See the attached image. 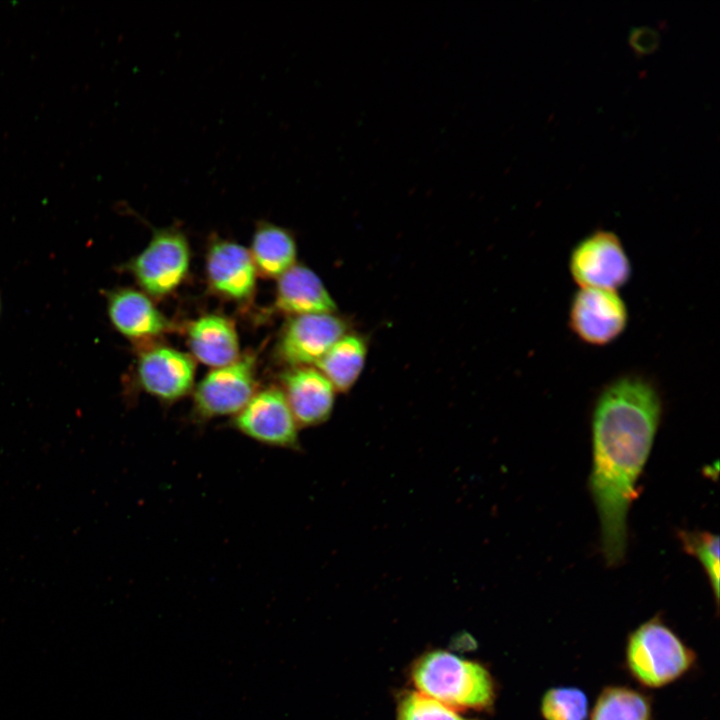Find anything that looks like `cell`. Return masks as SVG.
Here are the masks:
<instances>
[{"instance_id":"1","label":"cell","mask_w":720,"mask_h":720,"mask_svg":"<svg viewBox=\"0 0 720 720\" xmlns=\"http://www.w3.org/2000/svg\"><path fill=\"white\" fill-rule=\"evenodd\" d=\"M662 415L656 384L640 373L620 375L600 391L592 413L590 490L608 565L620 564L627 546V514L636 482L651 451Z\"/></svg>"},{"instance_id":"2","label":"cell","mask_w":720,"mask_h":720,"mask_svg":"<svg viewBox=\"0 0 720 720\" xmlns=\"http://www.w3.org/2000/svg\"><path fill=\"white\" fill-rule=\"evenodd\" d=\"M409 678L415 691L457 711L490 712L496 703L497 684L490 670L444 649L418 656Z\"/></svg>"},{"instance_id":"3","label":"cell","mask_w":720,"mask_h":720,"mask_svg":"<svg viewBox=\"0 0 720 720\" xmlns=\"http://www.w3.org/2000/svg\"><path fill=\"white\" fill-rule=\"evenodd\" d=\"M695 651L659 616L641 623L627 636L624 667L640 686L666 687L695 666Z\"/></svg>"},{"instance_id":"4","label":"cell","mask_w":720,"mask_h":720,"mask_svg":"<svg viewBox=\"0 0 720 720\" xmlns=\"http://www.w3.org/2000/svg\"><path fill=\"white\" fill-rule=\"evenodd\" d=\"M190 265V247L177 228L156 230L146 248L125 264L145 294L164 297L185 279Z\"/></svg>"},{"instance_id":"5","label":"cell","mask_w":720,"mask_h":720,"mask_svg":"<svg viewBox=\"0 0 720 720\" xmlns=\"http://www.w3.org/2000/svg\"><path fill=\"white\" fill-rule=\"evenodd\" d=\"M569 271L580 288L616 291L631 278V262L620 238L596 230L580 240L569 256Z\"/></svg>"},{"instance_id":"6","label":"cell","mask_w":720,"mask_h":720,"mask_svg":"<svg viewBox=\"0 0 720 720\" xmlns=\"http://www.w3.org/2000/svg\"><path fill=\"white\" fill-rule=\"evenodd\" d=\"M256 359L240 355L233 363L214 368L195 387L193 411L199 420L236 415L256 393Z\"/></svg>"},{"instance_id":"7","label":"cell","mask_w":720,"mask_h":720,"mask_svg":"<svg viewBox=\"0 0 720 720\" xmlns=\"http://www.w3.org/2000/svg\"><path fill=\"white\" fill-rule=\"evenodd\" d=\"M233 427L261 444L291 449L301 448L299 426L281 388L272 386L256 391L232 420Z\"/></svg>"},{"instance_id":"8","label":"cell","mask_w":720,"mask_h":720,"mask_svg":"<svg viewBox=\"0 0 720 720\" xmlns=\"http://www.w3.org/2000/svg\"><path fill=\"white\" fill-rule=\"evenodd\" d=\"M629 321L628 309L616 291L579 288L568 311V326L583 343L605 346L620 337Z\"/></svg>"},{"instance_id":"9","label":"cell","mask_w":720,"mask_h":720,"mask_svg":"<svg viewBox=\"0 0 720 720\" xmlns=\"http://www.w3.org/2000/svg\"><path fill=\"white\" fill-rule=\"evenodd\" d=\"M348 332L347 320L336 313L291 316L281 332L276 353L289 367L315 366Z\"/></svg>"},{"instance_id":"10","label":"cell","mask_w":720,"mask_h":720,"mask_svg":"<svg viewBox=\"0 0 720 720\" xmlns=\"http://www.w3.org/2000/svg\"><path fill=\"white\" fill-rule=\"evenodd\" d=\"M195 371L193 357L167 346L144 349L136 362L139 387L167 403L181 399L192 390Z\"/></svg>"},{"instance_id":"11","label":"cell","mask_w":720,"mask_h":720,"mask_svg":"<svg viewBox=\"0 0 720 720\" xmlns=\"http://www.w3.org/2000/svg\"><path fill=\"white\" fill-rule=\"evenodd\" d=\"M281 390L300 428L319 426L331 417L336 390L315 366L289 367Z\"/></svg>"},{"instance_id":"12","label":"cell","mask_w":720,"mask_h":720,"mask_svg":"<svg viewBox=\"0 0 720 720\" xmlns=\"http://www.w3.org/2000/svg\"><path fill=\"white\" fill-rule=\"evenodd\" d=\"M207 280L218 295L237 302L255 291L257 270L249 250L228 240L212 242L206 259Z\"/></svg>"},{"instance_id":"13","label":"cell","mask_w":720,"mask_h":720,"mask_svg":"<svg viewBox=\"0 0 720 720\" xmlns=\"http://www.w3.org/2000/svg\"><path fill=\"white\" fill-rule=\"evenodd\" d=\"M106 303L112 326L130 340H150L172 329L171 322L148 295L137 289H112L106 292Z\"/></svg>"},{"instance_id":"14","label":"cell","mask_w":720,"mask_h":720,"mask_svg":"<svg viewBox=\"0 0 720 720\" xmlns=\"http://www.w3.org/2000/svg\"><path fill=\"white\" fill-rule=\"evenodd\" d=\"M275 307L290 317L337 311V304L321 278L297 263L278 278Z\"/></svg>"},{"instance_id":"15","label":"cell","mask_w":720,"mask_h":720,"mask_svg":"<svg viewBox=\"0 0 720 720\" xmlns=\"http://www.w3.org/2000/svg\"><path fill=\"white\" fill-rule=\"evenodd\" d=\"M190 350L195 359L214 367H223L240 357L234 323L221 315L208 314L193 321L187 330Z\"/></svg>"},{"instance_id":"16","label":"cell","mask_w":720,"mask_h":720,"mask_svg":"<svg viewBox=\"0 0 720 720\" xmlns=\"http://www.w3.org/2000/svg\"><path fill=\"white\" fill-rule=\"evenodd\" d=\"M368 355V341L363 335L348 332L315 364L336 392L347 393L360 378Z\"/></svg>"},{"instance_id":"17","label":"cell","mask_w":720,"mask_h":720,"mask_svg":"<svg viewBox=\"0 0 720 720\" xmlns=\"http://www.w3.org/2000/svg\"><path fill=\"white\" fill-rule=\"evenodd\" d=\"M257 273L279 278L296 263L297 247L285 228L262 221L258 223L249 251Z\"/></svg>"},{"instance_id":"18","label":"cell","mask_w":720,"mask_h":720,"mask_svg":"<svg viewBox=\"0 0 720 720\" xmlns=\"http://www.w3.org/2000/svg\"><path fill=\"white\" fill-rule=\"evenodd\" d=\"M588 720H653L652 700L625 685H608L597 696Z\"/></svg>"},{"instance_id":"19","label":"cell","mask_w":720,"mask_h":720,"mask_svg":"<svg viewBox=\"0 0 720 720\" xmlns=\"http://www.w3.org/2000/svg\"><path fill=\"white\" fill-rule=\"evenodd\" d=\"M539 709L544 720H587L589 701L578 687L558 686L544 692Z\"/></svg>"},{"instance_id":"20","label":"cell","mask_w":720,"mask_h":720,"mask_svg":"<svg viewBox=\"0 0 720 720\" xmlns=\"http://www.w3.org/2000/svg\"><path fill=\"white\" fill-rule=\"evenodd\" d=\"M683 549L702 565L710 582L715 602L719 601V537L707 531L678 533Z\"/></svg>"},{"instance_id":"21","label":"cell","mask_w":720,"mask_h":720,"mask_svg":"<svg viewBox=\"0 0 720 720\" xmlns=\"http://www.w3.org/2000/svg\"><path fill=\"white\" fill-rule=\"evenodd\" d=\"M395 720H475L415 690L400 693Z\"/></svg>"},{"instance_id":"22","label":"cell","mask_w":720,"mask_h":720,"mask_svg":"<svg viewBox=\"0 0 720 720\" xmlns=\"http://www.w3.org/2000/svg\"><path fill=\"white\" fill-rule=\"evenodd\" d=\"M0 309H1V301H0Z\"/></svg>"}]
</instances>
